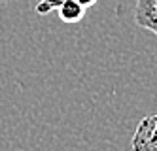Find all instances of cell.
<instances>
[{"mask_svg": "<svg viewBox=\"0 0 157 151\" xmlns=\"http://www.w3.org/2000/svg\"><path fill=\"white\" fill-rule=\"evenodd\" d=\"M0 2H4V0H0Z\"/></svg>", "mask_w": 157, "mask_h": 151, "instance_id": "6", "label": "cell"}, {"mask_svg": "<svg viewBox=\"0 0 157 151\" xmlns=\"http://www.w3.org/2000/svg\"><path fill=\"white\" fill-rule=\"evenodd\" d=\"M78 4H82L83 8H91L93 4H97V0H76Z\"/></svg>", "mask_w": 157, "mask_h": 151, "instance_id": "5", "label": "cell"}, {"mask_svg": "<svg viewBox=\"0 0 157 151\" xmlns=\"http://www.w3.org/2000/svg\"><path fill=\"white\" fill-rule=\"evenodd\" d=\"M59 17L61 21L64 23H78V21H82L83 13H85V8L82 4H78L76 0H66V2H63L59 6Z\"/></svg>", "mask_w": 157, "mask_h": 151, "instance_id": "3", "label": "cell"}, {"mask_svg": "<svg viewBox=\"0 0 157 151\" xmlns=\"http://www.w3.org/2000/svg\"><path fill=\"white\" fill-rule=\"evenodd\" d=\"M134 23L157 36V0H136Z\"/></svg>", "mask_w": 157, "mask_h": 151, "instance_id": "2", "label": "cell"}, {"mask_svg": "<svg viewBox=\"0 0 157 151\" xmlns=\"http://www.w3.org/2000/svg\"><path fill=\"white\" fill-rule=\"evenodd\" d=\"M132 151H157V115L144 117L132 136Z\"/></svg>", "mask_w": 157, "mask_h": 151, "instance_id": "1", "label": "cell"}, {"mask_svg": "<svg viewBox=\"0 0 157 151\" xmlns=\"http://www.w3.org/2000/svg\"><path fill=\"white\" fill-rule=\"evenodd\" d=\"M63 2H66V0H40L34 9H36V13L46 15V13H49V11H53V9H59V6Z\"/></svg>", "mask_w": 157, "mask_h": 151, "instance_id": "4", "label": "cell"}]
</instances>
